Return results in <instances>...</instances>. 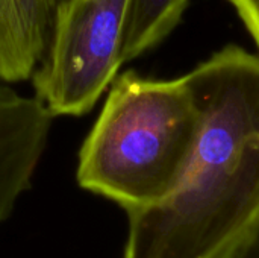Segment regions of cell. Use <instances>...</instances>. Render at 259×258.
Here are the masks:
<instances>
[{
    "label": "cell",
    "instance_id": "6da1fadb",
    "mask_svg": "<svg viewBox=\"0 0 259 258\" xmlns=\"http://www.w3.org/2000/svg\"><path fill=\"white\" fill-rule=\"evenodd\" d=\"M200 108L188 161L127 213L120 258H235L259 234V55L229 44L187 73Z\"/></svg>",
    "mask_w": 259,
    "mask_h": 258
},
{
    "label": "cell",
    "instance_id": "7a4b0ae2",
    "mask_svg": "<svg viewBox=\"0 0 259 258\" xmlns=\"http://www.w3.org/2000/svg\"><path fill=\"white\" fill-rule=\"evenodd\" d=\"M199 126L200 108L187 75L118 73L80 144L76 181L126 214L150 207L175 187Z\"/></svg>",
    "mask_w": 259,
    "mask_h": 258
},
{
    "label": "cell",
    "instance_id": "3957f363",
    "mask_svg": "<svg viewBox=\"0 0 259 258\" xmlns=\"http://www.w3.org/2000/svg\"><path fill=\"white\" fill-rule=\"evenodd\" d=\"M131 0H62L42 59L30 76L35 96L56 117L93 111L118 75Z\"/></svg>",
    "mask_w": 259,
    "mask_h": 258
},
{
    "label": "cell",
    "instance_id": "277c9868",
    "mask_svg": "<svg viewBox=\"0 0 259 258\" xmlns=\"http://www.w3.org/2000/svg\"><path fill=\"white\" fill-rule=\"evenodd\" d=\"M55 117L36 96L0 84V227L30 189Z\"/></svg>",
    "mask_w": 259,
    "mask_h": 258
},
{
    "label": "cell",
    "instance_id": "5b68a950",
    "mask_svg": "<svg viewBox=\"0 0 259 258\" xmlns=\"http://www.w3.org/2000/svg\"><path fill=\"white\" fill-rule=\"evenodd\" d=\"M56 0H0V81L30 79L42 59Z\"/></svg>",
    "mask_w": 259,
    "mask_h": 258
},
{
    "label": "cell",
    "instance_id": "8992f818",
    "mask_svg": "<svg viewBox=\"0 0 259 258\" xmlns=\"http://www.w3.org/2000/svg\"><path fill=\"white\" fill-rule=\"evenodd\" d=\"M190 0H131L121 62H131L161 44L179 24Z\"/></svg>",
    "mask_w": 259,
    "mask_h": 258
},
{
    "label": "cell",
    "instance_id": "52a82bcc",
    "mask_svg": "<svg viewBox=\"0 0 259 258\" xmlns=\"http://www.w3.org/2000/svg\"><path fill=\"white\" fill-rule=\"evenodd\" d=\"M259 50V0H228Z\"/></svg>",
    "mask_w": 259,
    "mask_h": 258
},
{
    "label": "cell",
    "instance_id": "ba28073f",
    "mask_svg": "<svg viewBox=\"0 0 259 258\" xmlns=\"http://www.w3.org/2000/svg\"><path fill=\"white\" fill-rule=\"evenodd\" d=\"M235 258H259V234Z\"/></svg>",
    "mask_w": 259,
    "mask_h": 258
}]
</instances>
